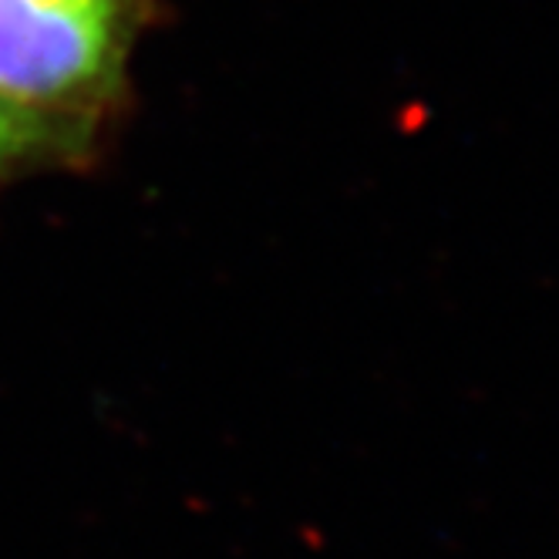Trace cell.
I'll list each match as a JSON object with an SVG mask.
<instances>
[{"label": "cell", "instance_id": "cell-2", "mask_svg": "<svg viewBox=\"0 0 559 559\" xmlns=\"http://www.w3.org/2000/svg\"><path fill=\"white\" fill-rule=\"evenodd\" d=\"M95 155L51 129L41 118L27 115L14 102L0 95V192L21 182L24 176L51 169H88Z\"/></svg>", "mask_w": 559, "mask_h": 559}, {"label": "cell", "instance_id": "cell-1", "mask_svg": "<svg viewBox=\"0 0 559 559\" xmlns=\"http://www.w3.org/2000/svg\"><path fill=\"white\" fill-rule=\"evenodd\" d=\"M158 11L163 0H0V95L98 158Z\"/></svg>", "mask_w": 559, "mask_h": 559}]
</instances>
